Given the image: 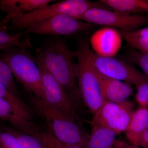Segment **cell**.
Segmentation results:
<instances>
[{"label": "cell", "instance_id": "obj_1", "mask_svg": "<svg viewBox=\"0 0 148 148\" xmlns=\"http://www.w3.org/2000/svg\"><path fill=\"white\" fill-rule=\"evenodd\" d=\"M37 64L43 66L57 80L78 111L82 108L77 77L75 51L63 40L53 38L36 49Z\"/></svg>", "mask_w": 148, "mask_h": 148}, {"label": "cell", "instance_id": "obj_2", "mask_svg": "<svg viewBox=\"0 0 148 148\" xmlns=\"http://www.w3.org/2000/svg\"><path fill=\"white\" fill-rule=\"evenodd\" d=\"M30 101V106L42 119L47 127V132L61 144L68 147H80L86 145L89 134L81 123L45 100L33 95Z\"/></svg>", "mask_w": 148, "mask_h": 148}, {"label": "cell", "instance_id": "obj_3", "mask_svg": "<svg viewBox=\"0 0 148 148\" xmlns=\"http://www.w3.org/2000/svg\"><path fill=\"white\" fill-rule=\"evenodd\" d=\"M90 49L89 41L82 39L78 42L75 52L77 59V81L81 98L94 116L105 100L99 75L90 61Z\"/></svg>", "mask_w": 148, "mask_h": 148}, {"label": "cell", "instance_id": "obj_4", "mask_svg": "<svg viewBox=\"0 0 148 148\" xmlns=\"http://www.w3.org/2000/svg\"><path fill=\"white\" fill-rule=\"evenodd\" d=\"M95 8H107L99 1L65 0L54 2L14 17L10 21L7 28L10 33L21 32L36 22L59 14H67L79 19L88 10Z\"/></svg>", "mask_w": 148, "mask_h": 148}, {"label": "cell", "instance_id": "obj_5", "mask_svg": "<svg viewBox=\"0 0 148 148\" xmlns=\"http://www.w3.org/2000/svg\"><path fill=\"white\" fill-rule=\"evenodd\" d=\"M0 58L7 64L13 75L33 95L45 100L41 75L36 62L28 49L14 47L2 51Z\"/></svg>", "mask_w": 148, "mask_h": 148}, {"label": "cell", "instance_id": "obj_6", "mask_svg": "<svg viewBox=\"0 0 148 148\" xmlns=\"http://www.w3.org/2000/svg\"><path fill=\"white\" fill-rule=\"evenodd\" d=\"M89 56L92 65L99 74L135 86L148 82V77L126 61L114 57L96 55L90 49Z\"/></svg>", "mask_w": 148, "mask_h": 148}, {"label": "cell", "instance_id": "obj_7", "mask_svg": "<svg viewBox=\"0 0 148 148\" xmlns=\"http://www.w3.org/2000/svg\"><path fill=\"white\" fill-rule=\"evenodd\" d=\"M79 19L93 25L119 28L125 31H135L148 24L147 16L98 8L88 10Z\"/></svg>", "mask_w": 148, "mask_h": 148}, {"label": "cell", "instance_id": "obj_8", "mask_svg": "<svg viewBox=\"0 0 148 148\" xmlns=\"http://www.w3.org/2000/svg\"><path fill=\"white\" fill-rule=\"evenodd\" d=\"M96 27L65 14H59L36 22L22 31L25 34L69 36L86 32Z\"/></svg>", "mask_w": 148, "mask_h": 148}, {"label": "cell", "instance_id": "obj_9", "mask_svg": "<svg viewBox=\"0 0 148 148\" xmlns=\"http://www.w3.org/2000/svg\"><path fill=\"white\" fill-rule=\"evenodd\" d=\"M134 104L128 101L121 103L105 101L93 116L91 125H98L111 130L116 135L127 129L135 110Z\"/></svg>", "mask_w": 148, "mask_h": 148}, {"label": "cell", "instance_id": "obj_10", "mask_svg": "<svg viewBox=\"0 0 148 148\" xmlns=\"http://www.w3.org/2000/svg\"><path fill=\"white\" fill-rule=\"evenodd\" d=\"M37 65L41 75L45 101L82 123V118L61 85L43 66Z\"/></svg>", "mask_w": 148, "mask_h": 148}, {"label": "cell", "instance_id": "obj_11", "mask_svg": "<svg viewBox=\"0 0 148 148\" xmlns=\"http://www.w3.org/2000/svg\"><path fill=\"white\" fill-rule=\"evenodd\" d=\"M122 39L120 33L116 29L105 27L94 32L89 42L92 50L96 55L114 57L121 48Z\"/></svg>", "mask_w": 148, "mask_h": 148}, {"label": "cell", "instance_id": "obj_12", "mask_svg": "<svg viewBox=\"0 0 148 148\" xmlns=\"http://www.w3.org/2000/svg\"><path fill=\"white\" fill-rule=\"evenodd\" d=\"M0 120L7 122L14 129L36 137L44 131L37 123L30 121L15 111L10 104L0 98Z\"/></svg>", "mask_w": 148, "mask_h": 148}, {"label": "cell", "instance_id": "obj_13", "mask_svg": "<svg viewBox=\"0 0 148 148\" xmlns=\"http://www.w3.org/2000/svg\"><path fill=\"white\" fill-rule=\"evenodd\" d=\"M98 73L105 101L123 103L127 101L133 93L131 84L118 80L109 78Z\"/></svg>", "mask_w": 148, "mask_h": 148}, {"label": "cell", "instance_id": "obj_14", "mask_svg": "<svg viewBox=\"0 0 148 148\" xmlns=\"http://www.w3.org/2000/svg\"><path fill=\"white\" fill-rule=\"evenodd\" d=\"M148 124V107H140L134 111L125 135L130 143L138 146L141 134Z\"/></svg>", "mask_w": 148, "mask_h": 148}, {"label": "cell", "instance_id": "obj_15", "mask_svg": "<svg viewBox=\"0 0 148 148\" xmlns=\"http://www.w3.org/2000/svg\"><path fill=\"white\" fill-rule=\"evenodd\" d=\"M87 143L83 148H117L116 134L111 130L98 125H92Z\"/></svg>", "mask_w": 148, "mask_h": 148}, {"label": "cell", "instance_id": "obj_16", "mask_svg": "<svg viewBox=\"0 0 148 148\" xmlns=\"http://www.w3.org/2000/svg\"><path fill=\"white\" fill-rule=\"evenodd\" d=\"M14 47L26 49L32 48L29 36L21 32L10 33L7 26L0 23V53Z\"/></svg>", "mask_w": 148, "mask_h": 148}, {"label": "cell", "instance_id": "obj_17", "mask_svg": "<svg viewBox=\"0 0 148 148\" xmlns=\"http://www.w3.org/2000/svg\"><path fill=\"white\" fill-rule=\"evenodd\" d=\"M0 98L9 103L16 112L28 120L36 122V113L31 106L8 90L0 82Z\"/></svg>", "mask_w": 148, "mask_h": 148}, {"label": "cell", "instance_id": "obj_18", "mask_svg": "<svg viewBox=\"0 0 148 148\" xmlns=\"http://www.w3.org/2000/svg\"><path fill=\"white\" fill-rule=\"evenodd\" d=\"M100 2L111 10L121 13L131 14L147 12L148 2L142 0H100Z\"/></svg>", "mask_w": 148, "mask_h": 148}, {"label": "cell", "instance_id": "obj_19", "mask_svg": "<svg viewBox=\"0 0 148 148\" xmlns=\"http://www.w3.org/2000/svg\"><path fill=\"white\" fill-rule=\"evenodd\" d=\"M119 32L131 48L148 53V27L133 31L120 30Z\"/></svg>", "mask_w": 148, "mask_h": 148}, {"label": "cell", "instance_id": "obj_20", "mask_svg": "<svg viewBox=\"0 0 148 148\" xmlns=\"http://www.w3.org/2000/svg\"><path fill=\"white\" fill-rule=\"evenodd\" d=\"M2 130L14 135L21 148H48L41 140L35 136L21 132L13 127L3 126L2 127Z\"/></svg>", "mask_w": 148, "mask_h": 148}, {"label": "cell", "instance_id": "obj_21", "mask_svg": "<svg viewBox=\"0 0 148 148\" xmlns=\"http://www.w3.org/2000/svg\"><path fill=\"white\" fill-rule=\"evenodd\" d=\"M0 82L3 84L11 92L18 98L21 94L14 81L13 75L7 64L0 58Z\"/></svg>", "mask_w": 148, "mask_h": 148}, {"label": "cell", "instance_id": "obj_22", "mask_svg": "<svg viewBox=\"0 0 148 148\" xmlns=\"http://www.w3.org/2000/svg\"><path fill=\"white\" fill-rule=\"evenodd\" d=\"M126 56L129 61L139 66L148 77V53L132 48L127 51Z\"/></svg>", "mask_w": 148, "mask_h": 148}, {"label": "cell", "instance_id": "obj_23", "mask_svg": "<svg viewBox=\"0 0 148 148\" xmlns=\"http://www.w3.org/2000/svg\"><path fill=\"white\" fill-rule=\"evenodd\" d=\"M55 1L53 0H18L19 15L42 8Z\"/></svg>", "mask_w": 148, "mask_h": 148}, {"label": "cell", "instance_id": "obj_24", "mask_svg": "<svg viewBox=\"0 0 148 148\" xmlns=\"http://www.w3.org/2000/svg\"><path fill=\"white\" fill-rule=\"evenodd\" d=\"M0 148H21L16 137L10 132L0 131Z\"/></svg>", "mask_w": 148, "mask_h": 148}, {"label": "cell", "instance_id": "obj_25", "mask_svg": "<svg viewBox=\"0 0 148 148\" xmlns=\"http://www.w3.org/2000/svg\"><path fill=\"white\" fill-rule=\"evenodd\" d=\"M38 137L48 148H83L80 147H68L64 145L47 131H43Z\"/></svg>", "mask_w": 148, "mask_h": 148}, {"label": "cell", "instance_id": "obj_26", "mask_svg": "<svg viewBox=\"0 0 148 148\" xmlns=\"http://www.w3.org/2000/svg\"><path fill=\"white\" fill-rule=\"evenodd\" d=\"M137 93L135 100L140 107H148V82L141 84L136 86Z\"/></svg>", "mask_w": 148, "mask_h": 148}, {"label": "cell", "instance_id": "obj_27", "mask_svg": "<svg viewBox=\"0 0 148 148\" xmlns=\"http://www.w3.org/2000/svg\"><path fill=\"white\" fill-rule=\"evenodd\" d=\"M138 146L140 147L148 148V124L140 136Z\"/></svg>", "mask_w": 148, "mask_h": 148}, {"label": "cell", "instance_id": "obj_28", "mask_svg": "<svg viewBox=\"0 0 148 148\" xmlns=\"http://www.w3.org/2000/svg\"><path fill=\"white\" fill-rule=\"evenodd\" d=\"M116 145L117 148H141L140 147L133 145L131 143H128L116 140Z\"/></svg>", "mask_w": 148, "mask_h": 148}]
</instances>
